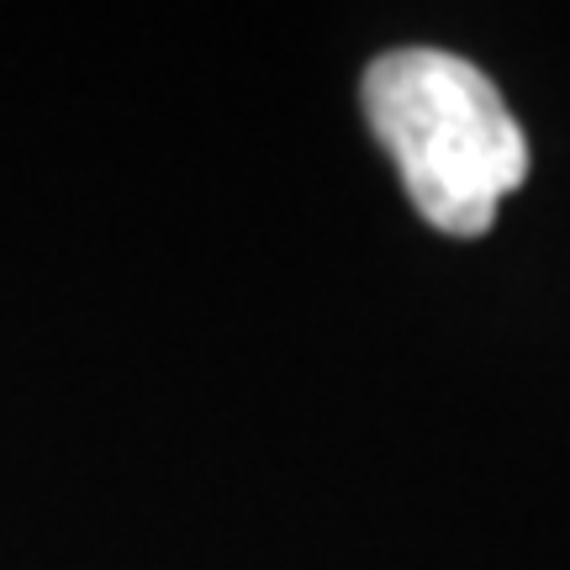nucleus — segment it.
Returning a JSON list of instances; mask_svg holds the SVG:
<instances>
[{
	"label": "nucleus",
	"instance_id": "1",
	"mask_svg": "<svg viewBox=\"0 0 570 570\" xmlns=\"http://www.w3.org/2000/svg\"><path fill=\"white\" fill-rule=\"evenodd\" d=\"M365 117L417 212L454 238L487 233L502 196L529 175L523 127L497 85L470 59L439 48H396L370 63Z\"/></svg>",
	"mask_w": 570,
	"mask_h": 570
}]
</instances>
